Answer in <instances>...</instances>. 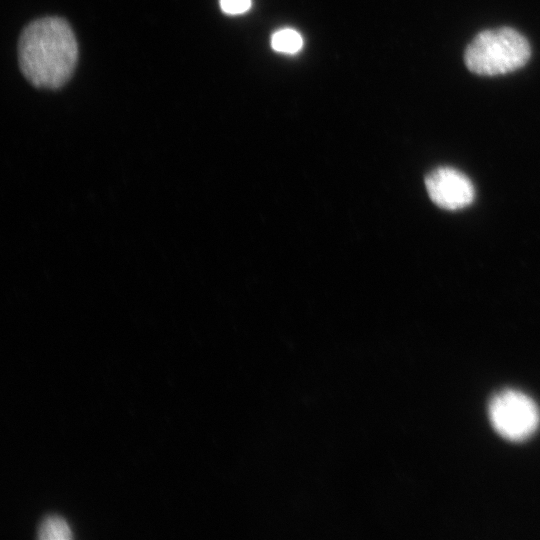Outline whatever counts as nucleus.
Masks as SVG:
<instances>
[{"label":"nucleus","mask_w":540,"mask_h":540,"mask_svg":"<svg viewBox=\"0 0 540 540\" xmlns=\"http://www.w3.org/2000/svg\"><path fill=\"white\" fill-rule=\"evenodd\" d=\"M77 58L76 38L62 18L35 20L20 35V69L37 87L54 89L65 84L73 73Z\"/></svg>","instance_id":"obj_1"},{"label":"nucleus","mask_w":540,"mask_h":540,"mask_svg":"<svg viewBox=\"0 0 540 540\" xmlns=\"http://www.w3.org/2000/svg\"><path fill=\"white\" fill-rule=\"evenodd\" d=\"M531 56L528 40L510 27L485 30L465 50L467 68L478 75L496 76L523 67Z\"/></svg>","instance_id":"obj_2"},{"label":"nucleus","mask_w":540,"mask_h":540,"mask_svg":"<svg viewBox=\"0 0 540 540\" xmlns=\"http://www.w3.org/2000/svg\"><path fill=\"white\" fill-rule=\"evenodd\" d=\"M489 418L500 436L510 441H522L538 428L540 413L529 396L518 390L506 389L491 398Z\"/></svg>","instance_id":"obj_3"},{"label":"nucleus","mask_w":540,"mask_h":540,"mask_svg":"<svg viewBox=\"0 0 540 540\" xmlns=\"http://www.w3.org/2000/svg\"><path fill=\"white\" fill-rule=\"evenodd\" d=\"M425 186L431 200L443 209L457 210L468 206L475 191L470 179L452 167H439L425 178Z\"/></svg>","instance_id":"obj_4"},{"label":"nucleus","mask_w":540,"mask_h":540,"mask_svg":"<svg viewBox=\"0 0 540 540\" xmlns=\"http://www.w3.org/2000/svg\"><path fill=\"white\" fill-rule=\"evenodd\" d=\"M37 537L41 540H68L72 538V532L63 518L49 516L41 522Z\"/></svg>","instance_id":"obj_5"},{"label":"nucleus","mask_w":540,"mask_h":540,"mask_svg":"<svg viewBox=\"0 0 540 540\" xmlns=\"http://www.w3.org/2000/svg\"><path fill=\"white\" fill-rule=\"evenodd\" d=\"M271 46L277 52L295 54L302 48L303 39L296 30L283 28L272 35Z\"/></svg>","instance_id":"obj_6"},{"label":"nucleus","mask_w":540,"mask_h":540,"mask_svg":"<svg viewBox=\"0 0 540 540\" xmlns=\"http://www.w3.org/2000/svg\"><path fill=\"white\" fill-rule=\"evenodd\" d=\"M251 0H220V7L223 12L230 15H238L249 10Z\"/></svg>","instance_id":"obj_7"}]
</instances>
